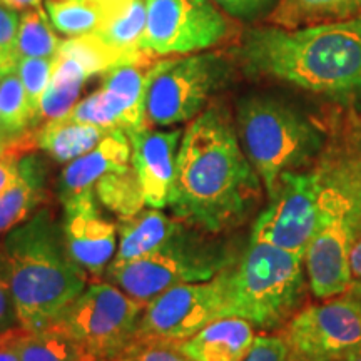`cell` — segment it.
Masks as SVG:
<instances>
[{"label":"cell","instance_id":"1","mask_svg":"<svg viewBox=\"0 0 361 361\" xmlns=\"http://www.w3.org/2000/svg\"><path fill=\"white\" fill-rule=\"evenodd\" d=\"M261 196V178L239 142L231 116L211 104L180 137L168 206L192 228L219 234L245 223Z\"/></svg>","mask_w":361,"mask_h":361},{"label":"cell","instance_id":"2","mask_svg":"<svg viewBox=\"0 0 361 361\" xmlns=\"http://www.w3.org/2000/svg\"><path fill=\"white\" fill-rule=\"evenodd\" d=\"M236 56L251 78L340 102L361 97V17L296 29L252 27L243 34Z\"/></svg>","mask_w":361,"mask_h":361},{"label":"cell","instance_id":"3","mask_svg":"<svg viewBox=\"0 0 361 361\" xmlns=\"http://www.w3.org/2000/svg\"><path fill=\"white\" fill-rule=\"evenodd\" d=\"M318 191V228L305 255L310 290L319 300L350 290L348 255L361 226V114L335 112L311 166Z\"/></svg>","mask_w":361,"mask_h":361},{"label":"cell","instance_id":"4","mask_svg":"<svg viewBox=\"0 0 361 361\" xmlns=\"http://www.w3.org/2000/svg\"><path fill=\"white\" fill-rule=\"evenodd\" d=\"M17 319L22 328L52 324L87 288V271L67 250L64 229L49 207L35 211L0 241Z\"/></svg>","mask_w":361,"mask_h":361},{"label":"cell","instance_id":"5","mask_svg":"<svg viewBox=\"0 0 361 361\" xmlns=\"http://www.w3.org/2000/svg\"><path fill=\"white\" fill-rule=\"evenodd\" d=\"M236 130L268 196L283 174L310 169L326 141L324 126L293 104L266 94L238 102Z\"/></svg>","mask_w":361,"mask_h":361},{"label":"cell","instance_id":"6","mask_svg":"<svg viewBox=\"0 0 361 361\" xmlns=\"http://www.w3.org/2000/svg\"><path fill=\"white\" fill-rule=\"evenodd\" d=\"M306 278L303 256L250 241L226 268V318H243L264 331L283 328L305 303Z\"/></svg>","mask_w":361,"mask_h":361},{"label":"cell","instance_id":"7","mask_svg":"<svg viewBox=\"0 0 361 361\" xmlns=\"http://www.w3.org/2000/svg\"><path fill=\"white\" fill-rule=\"evenodd\" d=\"M200 229L186 226L168 245L129 263H111L106 279L147 305L169 288L209 281L238 259L236 251Z\"/></svg>","mask_w":361,"mask_h":361},{"label":"cell","instance_id":"8","mask_svg":"<svg viewBox=\"0 0 361 361\" xmlns=\"http://www.w3.org/2000/svg\"><path fill=\"white\" fill-rule=\"evenodd\" d=\"M231 62L221 52H197L157 61L146 94L149 126L171 128L191 123L209 106V99L231 79Z\"/></svg>","mask_w":361,"mask_h":361},{"label":"cell","instance_id":"9","mask_svg":"<svg viewBox=\"0 0 361 361\" xmlns=\"http://www.w3.org/2000/svg\"><path fill=\"white\" fill-rule=\"evenodd\" d=\"M146 305L109 281L96 279L54 323L99 361L116 358L133 341Z\"/></svg>","mask_w":361,"mask_h":361},{"label":"cell","instance_id":"10","mask_svg":"<svg viewBox=\"0 0 361 361\" xmlns=\"http://www.w3.org/2000/svg\"><path fill=\"white\" fill-rule=\"evenodd\" d=\"M233 17L213 0H146L141 49L156 57L204 52L234 34Z\"/></svg>","mask_w":361,"mask_h":361},{"label":"cell","instance_id":"11","mask_svg":"<svg viewBox=\"0 0 361 361\" xmlns=\"http://www.w3.org/2000/svg\"><path fill=\"white\" fill-rule=\"evenodd\" d=\"M288 361H340L361 351V295L345 291L301 308L281 328Z\"/></svg>","mask_w":361,"mask_h":361},{"label":"cell","instance_id":"12","mask_svg":"<svg viewBox=\"0 0 361 361\" xmlns=\"http://www.w3.org/2000/svg\"><path fill=\"white\" fill-rule=\"evenodd\" d=\"M226 269L209 281L186 283L149 301L133 340L180 343L226 318Z\"/></svg>","mask_w":361,"mask_h":361},{"label":"cell","instance_id":"13","mask_svg":"<svg viewBox=\"0 0 361 361\" xmlns=\"http://www.w3.org/2000/svg\"><path fill=\"white\" fill-rule=\"evenodd\" d=\"M269 204L252 224L251 239L306 255L318 228V191L313 169L286 173L269 194Z\"/></svg>","mask_w":361,"mask_h":361},{"label":"cell","instance_id":"14","mask_svg":"<svg viewBox=\"0 0 361 361\" xmlns=\"http://www.w3.org/2000/svg\"><path fill=\"white\" fill-rule=\"evenodd\" d=\"M156 57L116 66L102 74L101 87L72 107L67 117L102 129L126 134L146 128V94Z\"/></svg>","mask_w":361,"mask_h":361},{"label":"cell","instance_id":"15","mask_svg":"<svg viewBox=\"0 0 361 361\" xmlns=\"http://www.w3.org/2000/svg\"><path fill=\"white\" fill-rule=\"evenodd\" d=\"M62 206L67 250L87 274L101 279L117 252V226L104 218L94 192L74 197Z\"/></svg>","mask_w":361,"mask_h":361},{"label":"cell","instance_id":"16","mask_svg":"<svg viewBox=\"0 0 361 361\" xmlns=\"http://www.w3.org/2000/svg\"><path fill=\"white\" fill-rule=\"evenodd\" d=\"M183 130H156L151 126L128 133L130 164L137 174L146 206L162 209L168 206L176 179L178 144Z\"/></svg>","mask_w":361,"mask_h":361},{"label":"cell","instance_id":"17","mask_svg":"<svg viewBox=\"0 0 361 361\" xmlns=\"http://www.w3.org/2000/svg\"><path fill=\"white\" fill-rule=\"evenodd\" d=\"M130 164V141L123 129H112L106 137L84 156L67 162L57 180V194L62 204L82 194L94 192L102 176L124 169Z\"/></svg>","mask_w":361,"mask_h":361},{"label":"cell","instance_id":"18","mask_svg":"<svg viewBox=\"0 0 361 361\" xmlns=\"http://www.w3.org/2000/svg\"><path fill=\"white\" fill-rule=\"evenodd\" d=\"M255 338V326L250 322L228 316L207 324L189 340L176 343V346L192 361H241Z\"/></svg>","mask_w":361,"mask_h":361},{"label":"cell","instance_id":"19","mask_svg":"<svg viewBox=\"0 0 361 361\" xmlns=\"http://www.w3.org/2000/svg\"><path fill=\"white\" fill-rule=\"evenodd\" d=\"M186 226L189 224L176 216L169 218L154 207L141 211L130 218H123L117 226L119 245H117L116 258L112 259V263H129V261L144 258L161 250L171 239L184 231Z\"/></svg>","mask_w":361,"mask_h":361},{"label":"cell","instance_id":"20","mask_svg":"<svg viewBox=\"0 0 361 361\" xmlns=\"http://www.w3.org/2000/svg\"><path fill=\"white\" fill-rule=\"evenodd\" d=\"M45 162L37 154L22 156L20 176L13 186L0 196V234H7L24 223L45 201Z\"/></svg>","mask_w":361,"mask_h":361},{"label":"cell","instance_id":"21","mask_svg":"<svg viewBox=\"0 0 361 361\" xmlns=\"http://www.w3.org/2000/svg\"><path fill=\"white\" fill-rule=\"evenodd\" d=\"M54 61L56 67H54L51 84L40 101L39 124L69 114L72 107L78 104L85 80L94 75L82 59L64 47L62 42L54 56Z\"/></svg>","mask_w":361,"mask_h":361},{"label":"cell","instance_id":"22","mask_svg":"<svg viewBox=\"0 0 361 361\" xmlns=\"http://www.w3.org/2000/svg\"><path fill=\"white\" fill-rule=\"evenodd\" d=\"M111 130L62 116L45 121L35 129V146L47 152L52 159L67 164L96 147Z\"/></svg>","mask_w":361,"mask_h":361},{"label":"cell","instance_id":"23","mask_svg":"<svg viewBox=\"0 0 361 361\" xmlns=\"http://www.w3.org/2000/svg\"><path fill=\"white\" fill-rule=\"evenodd\" d=\"M144 27H146V0H130L123 11L117 12L92 35L114 52L124 64H133L156 57L141 49Z\"/></svg>","mask_w":361,"mask_h":361},{"label":"cell","instance_id":"24","mask_svg":"<svg viewBox=\"0 0 361 361\" xmlns=\"http://www.w3.org/2000/svg\"><path fill=\"white\" fill-rule=\"evenodd\" d=\"M356 17H361V0H279L266 22L284 29H296Z\"/></svg>","mask_w":361,"mask_h":361},{"label":"cell","instance_id":"25","mask_svg":"<svg viewBox=\"0 0 361 361\" xmlns=\"http://www.w3.org/2000/svg\"><path fill=\"white\" fill-rule=\"evenodd\" d=\"M17 355L19 361H99L57 323L35 331L22 328Z\"/></svg>","mask_w":361,"mask_h":361},{"label":"cell","instance_id":"26","mask_svg":"<svg viewBox=\"0 0 361 361\" xmlns=\"http://www.w3.org/2000/svg\"><path fill=\"white\" fill-rule=\"evenodd\" d=\"M124 7H112L90 0H45L44 6L54 29L67 37L94 34Z\"/></svg>","mask_w":361,"mask_h":361},{"label":"cell","instance_id":"27","mask_svg":"<svg viewBox=\"0 0 361 361\" xmlns=\"http://www.w3.org/2000/svg\"><path fill=\"white\" fill-rule=\"evenodd\" d=\"M94 194L106 209L117 214L121 219L141 213L146 206L133 164L102 176L94 186Z\"/></svg>","mask_w":361,"mask_h":361},{"label":"cell","instance_id":"28","mask_svg":"<svg viewBox=\"0 0 361 361\" xmlns=\"http://www.w3.org/2000/svg\"><path fill=\"white\" fill-rule=\"evenodd\" d=\"M35 129L25 89L17 71H13L0 79V133L17 141Z\"/></svg>","mask_w":361,"mask_h":361},{"label":"cell","instance_id":"29","mask_svg":"<svg viewBox=\"0 0 361 361\" xmlns=\"http://www.w3.org/2000/svg\"><path fill=\"white\" fill-rule=\"evenodd\" d=\"M54 25L45 8H29L20 12L19 30H17L16 54L25 57H54L62 40L54 32Z\"/></svg>","mask_w":361,"mask_h":361},{"label":"cell","instance_id":"30","mask_svg":"<svg viewBox=\"0 0 361 361\" xmlns=\"http://www.w3.org/2000/svg\"><path fill=\"white\" fill-rule=\"evenodd\" d=\"M56 61L54 57H25L17 62V74L24 85L30 111H32L35 128H39V109L45 90L51 84Z\"/></svg>","mask_w":361,"mask_h":361},{"label":"cell","instance_id":"31","mask_svg":"<svg viewBox=\"0 0 361 361\" xmlns=\"http://www.w3.org/2000/svg\"><path fill=\"white\" fill-rule=\"evenodd\" d=\"M121 361H192L174 343L133 340L123 353L116 356Z\"/></svg>","mask_w":361,"mask_h":361},{"label":"cell","instance_id":"32","mask_svg":"<svg viewBox=\"0 0 361 361\" xmlns=\"http://www.w3.org/2000/svg\"><path fill=\"white\" fill-rule=\"evenodd\" d=\"M229 17L243 22L258 20L268 17L279 0H213Z\"/></svg>","mask_w":361,"mask_h":361},{"label":"cell","instance_id":"33","mask_svg":"<svg viewBox=\"0 0 361 361\" xmlns=\"http://www.w3.org/2000/svg\"><path fill=\"white\" fill-rule=\"evenodd\" d=\"M290 348L288 343L278 335H259L255 338L251 348L241 361H288Z\"/></svg>","mask_w":361,"mask_h":361},{"label":"cell","instance_id":"34","mask_svg":"<svg viewBox=\"0 0 361 361\" xmlns=\"http://www.w3.org/2000/svg\"><path fill=\"white\" fill-rule=\"evenodd\" d=\"M13 326H20V324L19 319H17L16 306H13L6 264H4L2 256H0V333L7 331Z\"/></svg>","mask_w":361,"mask_h":361},{"label":"cell","instance_id":"35","mask_svg":"<svg viewBox=\"0 0 361 361\" xmlns=\"http://www.w3.org/2000/svg\"><path fill=\"white\" fill-rule=\"evenodd\" d=\"M19 22L20 12L0 4V49L16 54V40L17 30H19Z\"/></svg>","mask_w":361,"mask_h":361},{"label":"cell","instance_id":"36","mask_svg":"<svg viewBox=\"0 0 361 361\" xmlns=\"http://www.w3.org/2000/svg\"><path fill=\"white\" fill-rule=\"evenodd\" d=\"M22 156L25 154L12 151L4 157H0V196L19 180Z\"/></svg>","mask_w":361,"mask_h":361},{"label":"cell","instance_id":"37","mask_svg":"<svg viewBox=\"0 0 361 361\" xmlns=\"http://www.w3.org/2000/svg\"><path fill=\"white\" fill-rule=\"evenodd\" d=\"M348 271H350V291L361 295V226L356 231L350 246L348 255Z\"/></svg>","mask_w":361,"mask_h":361},{"label":"cell","instance_id":"38","mask_svg":"<svg viewBox=\"0 0 361 361\" xmlns=\"http://www.w3.org/2000/svg\"><path fill=\"white\" fill-rule=\"evenodd\" d=\"M22 333V326H13L0 333V361H19L17 355V340Z\"/></svg>","mask_w":361,"mask_h":361},{"label":"cell","instance_id":"39","mask_svg":"<svg viewBox=\"0 0 361 361\" xmlns=\"http://www.w3.org/2000/svg\"><path fill=\"white\" fill-rule=\"evenodd\" d=\"M32 149H35L34 133L24 135V137L17 139V141H11V139H7L6 135L0 133V157H4L12 151L20 152V154H27V152L32 151Z\"/></svg>","mask_w":361,"mask_h":361},{"label":"cell","instance_id":"40","mask_svg":"<svg viewBox=\"0 0 361 361\" xmlns=\"http://www.w3.org/2000/svg\"><path fill=\"white\" fill-rule=\"evenodd\" d=\"M17 62H19V57L16 54L0 49V79L16 71Z\"/></svg>","mask_w":361,"mask_h":361},{"label":"cell","instance_id":"41","mask_svg":"<svg viewBox=\"0 0 361 361\" xmlns=\"http://www.w3.org/2000/svg\"><path fill=\"white\" fill-rule=\"evenodd\" d=\"M0 4L17 12L29 11V8L42 7V0H0Z\"/></svg>","mask_w":361,"mask_h":361},{"label":"cell","instance_id":"42","mask_svg":"<svg viewBox=\"0 0 361 361\" xmlns=\"http://www.w3.org/2000/svg\"><path fill=\"white\" fill-rule=\"evenodd\" d=\"M90 2L106 4V6H112V7H124L128 6L130 0H90Z\"/></svg>","mask_w":361,"mask_h":361},{"label":"cell","instance_id":"43","mask_svg":"<svg viewBox=\"0 0 361 361\" xmlns=\"http://www.w3.org/2000/svg\"><path fill=\"white\" fill-rule=\"evenodd\" d=\"M340 361H361V351H358V353H353V355L346 356V358H343Z\"/></svg>","mask_w":361,"mask_h":361},{"label":"cell","instance_id":"44","mask_svg":"<svg viewBox=\"0 0 361 361\" xmlns=\"http://www.w3.org/2000/svg\"><path fill=\"white\" fill-rule=\"evenodd\" d=\"M102 361H121V360H117V358H111V360H102Z\"/></svg>","mask_w":361,"mask_h":361}]
</instances>
